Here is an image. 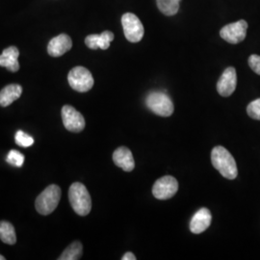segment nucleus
Here are the masks:
<instances>
[{
  "mask_svg": "<svg viewBox=\"0 0 260 260\" xmlns=\"http://www.w3.org/2000/svg\"><path fill=\"white\" fill-rule=\"evenodd\" d=\"M211 161L214 168L219 171L223 177L234 179L238 175V169L232 153L223 147L218 146L212 149Z\"/></svg>",
  "mask_w": 260,
  "mask_h": 260,
  "instance_id": "f257e3e1",
  "label": "nucleus"
},
{
  "mask_svg": "<svg viewBox=\"0 0 260 260\" xmlns=\"http://www.w3.org/2000/svg\"><path fill=\"white\" fill-rule=\"evenodd\" d=\"M69 200L75 213L79 216H86L91 212V196L82 183L75 182L72 184L69 189Z\"/></svg>",
  "mask_w": 260,
  "mask_h": 260,
  "instance_id": "f03ea898",
  "label": "nucleus"
},
{
  "mask_svg": "<svg viewBox=\"0 0 260 260\" xmlns=\"http://www.w3.org/2000/svg\"><path fill=\"white\" fill-rule=\"evenodd\" d=\"M61 189L58 185L52 184L47 187L36 199L35 206L38 212L42 215L52 213L61 200Z\"/></svg>",
  "mask_w": 260,
  "mask_h": 260,
  "instance_id": "7ed1b4c3",
  "label": "nucleus"
},
{
  "mask_svg": "<svg viewBox=\"0 0 260 260\" xmlns=\"http://www.w3.org/2000/svg\"><path fill=\"white\" fill-rule=\"evenodd\" d=\"M149 110L161 117H170L175 110L174 103L170 96L162 92H152L146 99Z\"/></svg>",
  "mask_w": 260,
  "mask_h": 260,
  "instance_id": "20e7f679",
  "label": "nucleus"
},
{
  "mask_svg": "<svg viewBox=\"0 0 260 260\" xmlns=\"http://www.w3.org/2000/svg\"><path fill=\"white\" fill-rule=\"evenodd\" d=\"M70 86L79 93H86L93 88V77L91 72L84 67H75L68 75Z\"/></svg>",
  "mask_w": 260,
  "mask_h": 260,
  "instance_id": "39448f33",
  "label": "nucleus"
},
{
  "mask_svg": "<svg viewBox=\"0 0 260 260\" xmlns=\"http://www.w3.org/2000/svg\"><path fill=\"white\" fill-rule=\"evenodd\" d=\"M121 24L124 36L131 43H138L144 37L145 29L136 15L132 13L124 14L121 17Z\"/></svg>",
  "mask_w": 260,
  "mask_h": 260,
  "instance_id": "423d86ee",
  "label": "nucleus"
},
{
  "mask_svg": "<svg viewBox=\"0 0 260 260\" xmlns=\"http://www.w3.org/2000/svg\"><path fill=\"white\" fill-rule=\"evenodd\" d=\"M247 30H248L247 21L241 19L223 26L220 31V36L225 42L233 45H236L245 40L247 35Z\"/></svg>",
  "mask_w": 260,
  "mask_h": 260,
  "instance_id": "0eeeda50",
  "label": "nucleus"
},
{
  "mask_svg": "<svg viewBox=\"0 0 260 260\" xmlns=\"http://www.w3.org/2000/svg\"><path fill=\"white\" fill-rule=\"evenodd\" d=\"M178 182L171 176L159 178L152 187V194L157 200H169L177 194Z\"/></svg>",
  "mask_w": 260,
  "mask_h": 260,
  "instance_id": "6e6552de",
  "label": "nucleus"
},
{
  "mask_svg": "<svg viewBox=\"0 0 260 260\" xmlns=\"http://www.w3.org/2000/svg\"><path fill=\"white\" fill-rule=\"evenodd\" d=\"M62 120L66 129L79 133L85 128V119L80 112L71 105H65L62 108Z\"/></svg>",
  "mask_w": 260,
  "mask_h": 260,
  "instance_id": "1a4fd4ad",
  "label": "nucleus"
},
{
  "mask_svg": "<svg viewBox=\"0 0 260 260\" xmlns=\"http://www.w3.org/2000/svg\"><path fill=\"white\" fill-rule=\"evenodd\" d=\"M237 85V75L236 71L233 67H230L224 70L223 75H221L218 83L217 91L222 96L232 95Z\"/></svg>",
  "mask_w": 260,
  "mask_h": 260,
  "instance_id": "9d476101",
  "label": "nucleus"
},
{
  "mask_svg": "<svg viewBox=\"0 0 260 260\" xmlns=\"http://www.w3.org/2000/svg\"><path fill=\"white\" fill-rule=\"evenodd\" d=\"M73 41L67 34H60L50 40L47 46V52L52 57H60L71 50Z\"/></svg>",
  "mask_w": 260,
  "mask_h": 260,
  "instance_id": "9b49d317",
  "label": "nucleus"
},
{
  "mask_svg": "<svg viewBox=\"0 0 260 260\" xmlns=\"http://www.w3.org/2000/svg\"><path fill=\"white\" fill-rule=\"evenodd\" d=\"M212 216L207 208H201L196 212L190 222V231L195 234L205 232L211 224Z\"/></svg>",
  "mask_w": 260,
  "mask_h": 260,
  "instance_id": "f8f14e48",
  "label": "nucleus"
},
{
  "mask_svg": "<svg viewBox=\"0 0 260 260\" xmlns=\"http://www.w3.org/2000/svg\"><path fill=\"white\" fill-rule=\"evenodd\" d=\"M113 161L124 172H132L135 168V161L132 152L126 147H120L114 151Z\"/></svg>",
  "mask_w": 260,
  "mask_h": 260,
  "instance_id": "ddd939ff",
  "label": "nucleus"
},
{
  "mask_svg": "<svg viewBox=\"0 0 260 260\" xmlns=\"http://www.w3.org/2000/svg\"><path fill=\"white\" fill-rule=\"evenodd\" d=\"M114 40V34L111 31H104L102 34H92L85 39L86 46L91 49H108L112 41Z\"/></svg>",
  "mask_w": 260,
  "mask_h": 260,
  "instance_id": "4468645a",
  "label": "nucleus"
},
{
  "mask_svg": "<svg viewBox=\"0 0 260 260\" xmlns=\"http://www.w3.org/2000/svg\"><path fill=\"white\" fill-rule=\"evenodd\" d=\"M19 49L16 47L5 48L0 55V66L6 68L12 73H17L19 70Z\"/></svg>",
  "mask_w": 260,
  "mask_h": 260,
  "instance_id": "2eb2a0df",
  "label": "nucleus"
},
{
  "mask_svg": "<svg viewBox=\"0 0 260 260\" xmlns=\"http://www.w3.org/2000/svg\"><path fill=\"white\" fill-rule=\"evenodd\" d=\"M22 94V87L19 84H10L0 91V106L7 107L19 100Z\"/></svg>",
  "mask_w": 260,
  "mask_h": 260,
  "instance_id": "dca6fc26",
  "label": "nucleus"
},
{
  "mask_svg": "<svg viewBox=\"0 0 260 260\" xmlns=\"http://www.w3.org/2000/svg\"><path fill=\"white\" fill-rule=\"evenodd\" d=\"M0 239L8 245H14L17 242L16 231L12 223L6 221L0 222Z\"/></svg>",
  "mask_w": 260,
  "mask_h": 260,
  "instance_id": "f3484780",
  "label": "nucleus"
},
{
  "mask_svg": "<svg viewBox=\"0 0 260 260\" xmlns=\"http://www.w3.org/2000/svg\"><path fill=\"white\" fill-rule=\"evenodd\" d=\"M83 253V246L79 241L72 243L63 253L58 257L59 260H78Z\"/></svg>",
  "mask_w": 260,
  "mask_h": 260,
  "instance_id": "a211bd4d",
  "label": "nucleus"
},
{
  "mask_svg": "<svg viewBox=\"0 0 260 260\" xmlns=\"http://www.w3.org/2000/svg\"><path fill=\"white\" fill-rule=\"evenodd\" d=\"M158 9L165 16H175L179 10V0H156Z\"/></svg>",
  "mask_w": 260,
  "mask_h": 260,
  "instance_id": "6ab92c4d",
  "label": "nucleus"
},
{
  "mask_svg": "<svg viewBox=\"0 0 260 260\" xmlns=\"http://www.w3.org/2000/svg\"><path fill=\"white\" fill-rule=\"evenodd\" d=\"M6 161L12 166L21 167L24 162V155L21 152H19V150L12 149V150H10L9 153L6 157Z\"/></svg>",
  "mask_w": 260,
  "mask_h": 260,
  "instance_id": "aec40b11",
  "label": "nucleus"
},
{
  "mask_svg": "<svg viewBox=\"0 0 260 260\" xmlns=\"http://www.w3.org/2000/svg\"><path fill=\"white\" fill-rule=\"evenodd\" d=\"M15 141L17 145H19L21 148H29L34 144V139L30 135L26 134L25 132L19 130L15 135Z\"/></svg>",
  "mask_w": 260,
  "mask_h": 260,
  "instance_id": "412c9836",
  "label": "nucleus"
},
{
  "mask_svg": "<svg viewBox=\"0 0 260 260\" xmlns=\"http://www.w3.org/2000/svg\"><path fill=\"white\" fill-rule=\"evenodd\" d=\"M247 113L253 120L260 121V99L251 102L247 107Z\"/></svg>",
  "mask_w": 260,
  "mask_h": 260,
  "instance_id": "4be33fe9",
  "label": "nucleus"
},
{
  "mask_svg": "<svg viewBox=\"0 0 260 260\" xmlns=\"http://www.w3.org/2000/svg\"><path fill=\"white\" fill-rule=\"evenodd\" d=\"M249 65L255 74L260 75V56L256 55V54H252L250 56Z\"/></svg>",
  "mask_w": 260,
  "mask_h": 260,
  "instance_id": "5701e85b",
  "label": "nucleus"
},
{
  "mask_svg": "<svg viewBox=\"0 0 260 260\" xmlns=\"http://www.w3.org/2000/svg\"><path fill=\"white\" fill-rule=\"evenodd\" d=\"M121 259L122 260H136V256L132 253V252H126V253H124L123 254V256L121 257Z\"/></svg>",
  "mask_w": 260,
  "mask_h": 260,
  "instance_id": "b1692460",
  "label": "nucleus"
},
{
  "mask_svg": "<svg viewBox=\"0 0 260 260\" xmlns=\"http://www.w3.org/2000/svg\"><path fill=\"white\" fill-rule=\"evenodd\" d=\"M0 260H5V257H4V256H2V255L0 254Z\"/></svg>",
  "mask_w": 260,
  "mask_h": 260,
  "instance_id": "393cba45",
  "label": "nucleus"
},
{
  "mask_svg": "<svg viewBox=\"0 0 260 260\" xmlns=\"http://www.w3.org/2000/svg\"><path fill=\"white\" fill-rule=\"evenodd\" d=\"M179 1H180V0H179Z\"/></svg>",
  "mask_w": 260,
  "mask_h": 260,
  "instance_id": "a878e982",
  "label": "nucleus"
}]
</instances>
